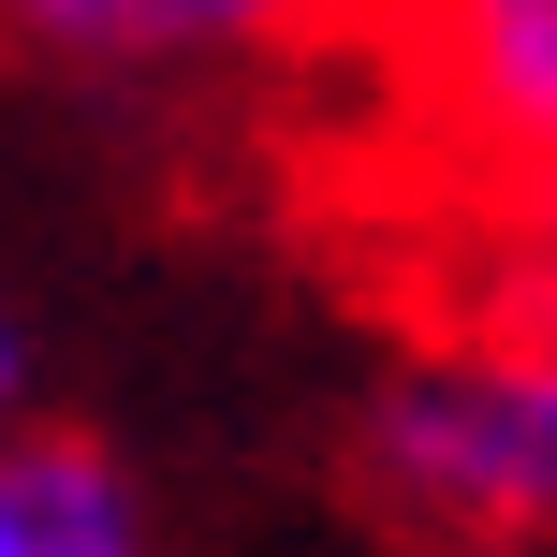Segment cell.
Instances as JSON below:
<instances>
[{"mask_svg": "<svg viewBox=\"0 0 557 557\" xmlns=\"http://www.w3.org/2000/svg\"><path fill=\"white\" fill-rule=\"evenodd\" d=\"M29 59H74V74H162V59H235L308 29V0H0Z\"/></svg>", "mask_w": 557, "mask_h": 557, "instance_id": "cell-3", "label": "cell"}, {"mask_svg": "<svg viewBox=\"0 0 557 557\" xmlns=\"http://www.w3.org/2000/svg\"><path fill=\"white\" fill-rule=\"evenodd\" d=\"M0 557H45V529H29V499H15V470H0Z\"/></svg>", "mask_w": 557, "mask_h": 557, "instance_id": "cell-6", "label": "cell"}, {"mask_svg": "<svg viewBox=\"0 0 557 557\" xmlns=\"http://www.w3.org/2000/svg\"><path fill=\"white\" fill-rule=\"evenodd\" d=\"M0 470H15L45 557H147V513H133V484H117V455H88V441H15Z\"/></svg>", "mask_w": 557, "mask_h": 557, "instance_id": "cell-4", "label": "cell"}, {"mask_svg": "<svg viewBox=\"0 0 557 557\" xmlns=\"http://www.w3.org/2000/svg\"><path fill=\"white\" fill-rule=\"evenodd\" d=\"M513 557H557V543H513Z\"/></svg>", "mask_w": 557, "mask_h": 557, "instance_id": "cell-8", "label": "cell"}, {"mask_svg": "<svg viewBox=\"0 0 557 557\" xmlns=\"http://www.w3.org/2000/svg\"><path fill=\"white\" fill-rule=\"evenodd\" d=\"M15 396H29V337L0 323V411H15Z\"/></svg>", "mask_w": 557, "mask_h": 557, "instance_id": "cell-7", "label": "cell"}, {"mask_svg": "<svg viewBox=\"0 0 557 557\" xmlns=\"http://www.w3.org/2000/svg\"><path fill=\"white\" fill-rule=\"evenodd\" d=\"M382 29L470 162H499L513 191L557 176V0H382Z\"/></svg>", "mask_w": 557, "mask_h": 557, "instance_id": "cell-2", "label": "cell"}, {"mask_svg": "<svg viewBox=\"0 0 557 557\" xmlns=\"http://www.w3.org/2000/svg\"><path fill=\"white\" fill-rule=\"evenodd\" d=\"M352 455H367V484H382L411 529H441L455 557L557 543V337L543 323L425 337L411 367L367 382Z\"/></svg>", "mask_w": 557, "mask_h": 557, "instance_id": "cell-1", "label": "cell"}, {"mask_svg": "<svg viewBox=\"0 0 557 557\" xmlns=\"http://www.w3.org/2000/svg\"><path fill=\"white\" fill-rule=\"evenodd\" d=\"M499 294H513V323L557 337V176L513 191V221H499Z\"/></svg>", "mask_w": 557, "mask_h": 557, "instance_id": "cell-5", "label": "cell"}]
</instances>
